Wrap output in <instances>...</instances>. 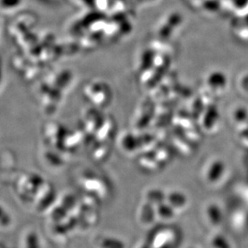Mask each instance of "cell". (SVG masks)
Wrapping results in <instances>:
<instances>
[{
	"instance_id": "obj_1",
	"label": "cell",
	"mask_w": 248,
	"mask_h": 248,
	"mask_svg": "<svg viewBox=\"0 0 248 248\" xmlns=\"http://www.w3.org/2000/svg\"><path fill=\"white\" fill-rule=\"evenodd\" d=\"M84 93L96 107L104 108L109 106L112 95L110 87L102 80H93L84 87Z\"/></svg>"
},
{
	"instance_id": "obj_2",
	"label": "cell",
	"mask_w": 248,
	"mask_h": 248,
	"mask_svg": "<svg viewBox=\"0 0 248 248\" xmlns=\"http://www.w3.org/2000/svg\"><path fill=\"white\" fill-rule=\"evenodd\" d=\"M72 80L73 74L70 71L60 70L50 75L47 82L59 91L62 92L70 85Z\"/></svg>"
},
{
	"instance_id": "obj_3",
	"label": "cell",
	"mask_w": 248,
	"mask_h": 248,
	"mask_svg": "<svg viewBox=\"0 0 248 248\" xmlns=\"http://www.w3.org/2000/svg\"><path fill=\"white\" fill-rule=\"evenodd\" d=\"M41 235L35 229H27L22 234V244L24 248H42Z\"/></svg>"
},
{
	"instance_id": "obj_4",
	"label": "cell",
	"mask_w": 248,
	"mask_h": 248,
	"mask_svg": "<svg viewBox=\"0 0 248 248\" xmlns=\"http://www.w3.org/2000/svg\"><path fill=\"white\" fill-rule=\"evenodd\" d=\"M166 202L175 211L184 210L188 204L187 197L183 193L178 191H173L166 194Z\"/></svg>"
},
{
	"instance_id": "obj_5",
	"label": "cell",
	"mask_w": 248,
	"mask_h": 248,
	"mask_svg": "<svg viewBox=\"0 0 248 248\" xmlns=\"http://www.w3.org/2000/svg\"><path fill=\"white\" fill-rule=\"evenodd\" d=\"M176 211L166 202L156 206L157 218L162 221H170L175 216Z\"/></svg>"
},
{
	"instance_id": "obj_6",
	"label": "cell",
	"mask_w": 248,
	"mask_h": 248,
	"mask_svg": "<svg viewBox=\"0 0 248 248\" xmlns=\"http://www.w3.org/2000/svg\"><path fill=\"white\" fill-rule=\"evenodd\" d=\"M146 199H147L148 203L151 204L153 206H159L160 204L163 203L166 200V194L162 192L161 190H149L146 193Z\"/></svg>"
},
{
	"instance_id": "obj_7",
	"label": "cell",
	"mask_w": 248,
	"mask_h": 248,
	"mask_svg": "<svg viewBox=\"0 0 248 248\" xmlns=\"http://www.w3.org/2000/svg\"><path fill=\"white\" fill-rule=\"evenodd\" d=\"M23 3V0H0V10L4 12H13L18 9Z\"/></svg>"
},
{
	"instance_id": "obj_8",
	"label": "cell",
	"mask_w": 248,
	"mask_h": 248,
	"mask_svg": "<svg viewBox=\"0 0 248 248\" xmlns=\"http://www.w3.org/2000/svg\"><path fill=\"white\" fill-rule=\"evenodd\" d=\"M2 80V62L0 61V83Z\"/></svg>"
}]
</instances>
